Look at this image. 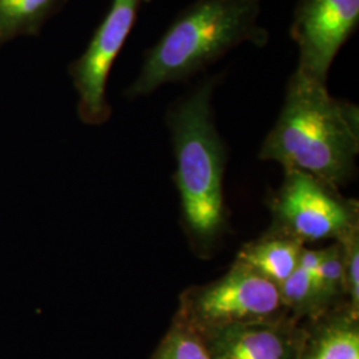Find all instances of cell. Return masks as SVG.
I'll use <instances>...</instances> for the list:
<instances>
[{"label":"cell","instance_id":"obj_4","mask_svg":"<svg viewBox=\"0 0 359 359\" xmlns=\"http://www.w3.org/2000/svg\"><path fill=\"white\" fill-rule=\"evenodd\" d=\"M283 172V184L270 198L268 234L289 237L305 245L323 240L341 241L359 229L357 200L341 196L338 188L306 172Z\"/></svg>","mask_w":359,"mask_h":359},{"label":"cell","instance_id":"obj_15","mask_svg":"<svg viewBox=\"0 0 359 359\" xmlns=\"http://www.w3.org/2000/svg\"><path fill=\"white\" fill-rule=\"evenodd\" d=\"M342 246L346 304L359 313V229L338 241Z\"/></svg>","mask_w":359,"mask_h":359},{"label":"cell","instance_id":"obj_11","mask_svg":"<svg viewBox=\"0 0 359 359\" xmlns=\"http://www.w3.org/2000/svg\"><path fill=\"white\" fill-rule=\"evenodd\" d=\"M68 0H0V47L20 36L39 35Z\"/></svg>","mask_w":359,"mask_h":359},{"label":"cell","instance_id":"obj_1","mask_svg":"<svg viewBox=\"0 0 359 359\" xmlns=\"http://www.w3.org/2000/svg\"><path fill=\"white\" fill-rule=\"evenodd\" d=\"M358 154V105L333 97L326 83L294 71L283 109L258 157L339 188L354 176Z\"/></svg>","mask_w":359,"mask_h":359},{"label":"cell","instance_id":"obj_12","mask_svg":"<svg viewBox=\"0 0 359 359\" xmlns=\"http://www.w3.org/2000/svg\"><path fill=\"white\" fill-rule=\"evenodd\" d=\"M278 287L283 306L295 321H313L329 311L322 302L316 273L297 266Z\"/></svg>","mask_w":359,"mask_h":359},{"label":"cell","instance_id":"obj_7","mask_svg":"<svg viewBox=\"0 0 359 359\" xmlns=\"http://www.w3.org/2000/svg\"><path fill=\"white\" fill-rule=\"evenodd\" d=\"M359 23V0H299L290 35L298 46L295 72L326 83L337 53Z\"/></svg>","mask_w":359,"mask_h":359},{"label":"cell","instance_id":"obj_2","mask_svg":"<svg viewBox=\"0 0 359 359\" xmlns=\"http://www.w3.org/2000/svg\"><path fill=\"white\" fill-rule=\"evenodd\" d=\"M217 79H208L168 111L176 158L175 182L181 217L193 248L209 253L228 226L224 198L226 147L218 133L212 99Z\"/></svg>","mask_w":359,"mask_h":359},{"label":"cell","instance_id":"obj_8","mask_svg":"<svg viewBox=\"0 0 359 359\" xmlns=\"http://www.w3.org/2000/svg\"><path fill=\"white\" fill-rule=\"evenodd\" d=\"M212 359H298L305 329L290 316L200 332Z\"/></svg>","mask_w":359,"mask_h":359},{"label":"cell","instance_id":"obj_13","mask_svg":"<svg viewBox=\"0 0 359 359\" xmlns=\"http://www.w3.org/2000/svg\"><path fill=\"white\" fill-rule=\"evenodd\" d=\"M152 359H212V355L201 333L175 316Z\"/></svg>","mask_w":359,"mask_h":359},{"label":"cell","instance_id":"obj_5","mask_svg":"<svg viewBox=\"0 0 359 359\" xmlns=\"http://www.w3.org/2000/svg\"><path fill=\"white\" fill-rule=\"evenodd\" d=\"M176 316L198 332L287 317L280 287L244 264L213 283L192 286L180 295Z\"/></svg>","mask_w":359,"mask_h":359},{"label":"cell","instance_id":"obj_9","mask_svg":"<svg viewBox=\"0 0 359 359\" xmlns=\"http://www.w3.org/2000/svg\"><path fill=\"white\" fill-rule=\"evenodd\" d=\"M298 359H359V313L346 302L304 323Z\"/></svg>","mask_w":359,"mask_h":359},{"label":"cell","instance_id":"obj_10","mask_svg":"<svg viewBox=\"0 0 359 359\" xmlns=\"http://www.w3.org/2000/svg\"><path fill=\"white\" fill-rule=\"evenodd\" d=\"M305 245L293 238L265 233L244 245L236 261L280 286L297 269Z\"/></svg>","mask_w":359,"mask_h":359},{"label":"cell","instance_id":"obj_6","mask_svg":"<svg viewBox=\"0 0 359 359\" xmlns=\"http://www.w3.org/2000/svg\"><path fill=\"white\" fill-rule=\"evenodd\" d=\"M142 1L114 0L86 51L69 65V76L79 95L77 112L86 124L99 126L111 117V107L107 102L108 77Z\"/></svg>","mask_w":359,"mask_h":359},{"label":"cell","instance_id":"obj_14","mask_svg":"<svg viewBox=\"0 0 359 359\" xmlns=\"http://www.w3.org/2000/svg\"><path fill=\"white\" fill-rule=\"evenodd\" d=\"M317 287L327 310L346 302L342 246L338 241L322 249L321 261L316 271Z\"/></svg>","mask_w":359,"mask_h":359},{"label":"cell","instance_id":"obj_3","mask_svg":"<svg viewBox=\"0 0 359 359\" xmlns=\"http://www.w3.org/2000/svg\"><path fill=\"white\" fill-rule=\"evenodd\" d=\"M259 13L261 0H196L147 51L126 96L144 97L187 80L243 43L265 46L269 35Z\"/></svg>","mask_w":359,"mask_h":359}]
</instances>
